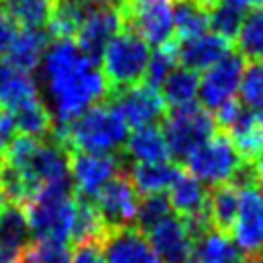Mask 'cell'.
<instances>
[{"instance_id":"6da1fadb","label":"cell","mask_w":263,"mask_h":263,"mask_svg":"<svg viewBox=\"0 0 263 263\" xmlns=\"http://www.w3.org/2000/svg\"><path fill=\"white\" fill-rule=\"evenodd\" d=\"M39 68L47 97L45 105L53 117V132L111 92L97 60L84 53L74 39H53Z\"/></svg>"},{"instance_id":"7a4b0ae2","label":"cell","mask_w":263,"mask_h":263,"mask_svg":"<svg viewBox=\"0 0 263 263\" xmlns=\"http://www.w3.org/2000/svg\"><path fill=\"white\" fill-rule=\"evenodd\" d=\"M53 136L74 152L115 154L127 140V123L111 103H97L68 125L55 129Z\"/></svg>"},{"instance_id":"3957f363","label":"cell","mask_w":263,"mask_h":263,"mask_svg":"<svg viewBox=\"0 0 263 263\" xmlns=\"http://www.w3.org/2000/svg\"><path fill=\"white\" fill-rule=\"evenodd\" d=\"M76 203L78 197L72 195V187H49L37 191L21 205L31 236H35V240L68 242L72 238Z\"/></svg>"},{"instance_id":"277c9868","label":"cell","mask_w":263,"mask_h":263,"mask_svg":"<svg viewBox=\"0 0 263 263\" xmlns=\"http://www.w3.org/2000/svg\"><path fill=\"white\" fill-rule=\"evenodd\" d=\"M150 53V45L134 31L123 27L117 35H113L99 55L101 72L111 92L142 82L148 70Z\"/></svg>"},{"instance_id":"5b68a950","label":"cell","mask_w":263,"mask_h":263,"mask_svg":"<svg viewBox=\"0 0 263 263\" xmlns=\"http://www.w3.org/2000/svg\"><path fill=\"white\" fill-rule=\"evenodd\" d=\"M183 160H185L187 173L210 187L234 181L240 166L245 164V160L236 152L232 140L222 129H218L201 146H197L193 152H189Z\"/></svg>"},{"instance_id":"8992f818","label":"cell","mask_w":263,"mask_h":263,"mask_svg":"<svg viewBox=\"0 0 263 263\" xmlns=\"http://www.w3.org/2000/svg\"><path fill=\"white\" fill-rule=\"evenodd\" d=\"M160 129L171 156L185 158L189 152H193L218 132V123L203 105L189 103L166 111Z\"/></svg>"},{"instance_id":"52a82bcc","label":"cell","mask_w":263,"mask_h":263,"mask_svg":"<svg viewBox=\"0 0 263 263\" xmlns=\"http://www.w3.org/2000/svg\"><path fill=\"white\" fill-rule=\"evenodd\" d=\"M214 119L218 129L228 134L245 162H255L263 154V111L232 99L216 109Z\"/></svg>"},{"instance_id":"ba28073f","label":"cell","mask_w":263,"mask_h":263,"mask_svg":"<svg viewBox=\"0 0 263 263\" xmlns=\"http://www.w3.org/2000/svg\"><path fill=\"white\" fill-rule=\"evenodd\" d=\"M123 27L148 45L160 47L175 39L173 0H123L119 2Z\"/></svg>"},{"instance_id":"9c48e42d","label":"cell","mask_w":263,"mask_h":263,"mask_svg":"<svg viewBox=\"0 0 263 263\" xmlns=\"http://www.w3.org/2000/svg\"><path fill=\"white\" fill-rule=\"evenodd\" d=\"M121 119L127 123V127H144V125H156L166 115V103L160 95V90L148 82H138L119 90H113V103H111Z\"/></svg>"},{"instance_id":"30bf717a","label":"cell","mask_w":263,"mask_h":263,"mask_svg":"<svg viewBox=\"0 0 263 263\" xmlns=\"http://www.w3.org/2000/svg\"><path fill=\"white\" fill-rule=\"evenodd\" d=\"M121 29H123V18H121L119 4L95 2L92 0L86 14L82 16V21L76 29L74 41L78 43V47L84 53H88L92 60L99 62V55H101L103 47Z\"/></svg>"},{"instance_id":"8fae6325","label":"cell","mask_w":263,"mask_h":263,"mask_svg":"<svg viewBox=\"0 0 263 263\" xmlns=\"http://www.w3.org/2000/svg\"><path fill=\"white\" fill-rule=\"evenodd\" d=\"M121 173V160L115 154L74 152L70 156V185L80 199H95V195Z\"/></svg>"},{"instance_id":"7c38bea8","label":"cell","mask_w":263,"mask_h":263,"mask_svg":"<svg viewBox=\"0 0 263 263\" xmlns=\"http://www.w3.org/2000/svg\"><path fill=\"white\" fill-rule=\"evenodd\" d=\"M144 234L160 263H187L197 240L189 222L177 214L164 216L144 230Z\"/></svg>"},{"instance_id":"4fadbf2b","label":"cell","mask_w":263,"mask_h":263,"mask_svg":"<svg viewBox=\"0 0 263 263\" xmlns=\"http://www.w3.org/2000/svg\"><path fill=\"white\" fill-rule=\"evenodd\" d=\"M242 72H245V60L234 51L226 53L220 62L203 70L197 90L201 105L208 111H216L224 103L232 101L238 92Z\"/></svg>"},{"instance_id":"5bb4252c","label":"cell","mask_w":263,"mask_h":263,"mask_svg":"<svg viewBox=\"0 0 263 263\" xmlns=\"http://www.w3.org/2000/svg\"><path fill=\"white\" fill-rule=\"evenodd\" d=\"M238 214L230 236L249 257L263 251V195L255 183L238 185Z\"/></svg>"},{"instance_id":"9a60e30c","label":"cell","mask_w":263,"mask_h":263,"mask_svg":"<svg viewBox=\"0 0 263 263\" xmlns=\"http://www.w3.org/2000/svg\"><path fill=\"white\" fill-rule=\"evenodd\" d=\"M92 203L99 210V214H101L107 230H111V228H121V226L136 224L140 195L134 189L129 177L123 175V173H119L117 177H113L95 195Z\"/></svg>"},{"instance_id":"2e32d148","label":"cell","mask_w":263,"mask_h":263,"mask_svg":"<svg viewBox=\"0 0 263 263\" xmlns=\"http://www.w3.org/2000/svg\"><path fill=\"white\" fill-rule=\"evenodd\" d=\"M99 245L105 263H160L144 230L136 224L107 230Z\"/></svg>"},{"instance_id":"e0dca14e","label":"cell","mask_w":263,"mask_h":263,"mask_svg":"<svg viewBox=\"0 0 263 263\" xmlns=\"http://www.w3.org/2000/svg\"><path fill=\"white\" fill-rule=\"evenodd\" d=\"M232 51V41L218 35V33H201L197 37L177 41V58L179 66L193 70V72H203L216 62H220L226 53Z\"/></svg>"},{"instance_id":"ac0fdd59","label":"cell","mask_w":263,"mask_h":263,"mask_svg":"<svg viewBox=\"0 0 263 263\" xmlns=\"http://www.w3.org/2000/svg\"><path fill=\"white\" fill-rule=\"evenodd\" d=\"M171 212L185 220H210L208 218V191L201 181L181 171L173 185L166 189Z\"/></svg>"},{"instance_id":"d6986e66","label":"cell","mask_w":263,"mask_h":263,"mask_svg":"<svg viewBox=\"0 0 263 263\" xmlns=\"http://www.w3.org/2000/svg\"><path fill=\"white\" fill-rule=\"evenodd\" d=\"M49 43H51V35L45 29L21 27L16 31L4 60L18 70L33 74L41 66V60H43Z\"/></svg>"},{"instance_id":"ffe728a7","label":"cell","mask_w":263,"mask_h":263,"mask_svg":"<svg viewBox=\"0 0 263 263\" xmlns=\"http://www.w3.org/2000/svg\"><path fill=\"white\" fill-rule=\"evenodd\" d=\"M31 245V230L21 205L10 203L0 214V261L16 263Z\"/></svg>"},{"instance_id":"44dd1931","label":"cell","mask_w":263,"mask_h":263,"mask_svg":"<svg viewBox=\"0 0 263 263\" xmlns=\"http://www.w3.org/2000/svg\"><path fill=\"white\" fill-rule=\"evenodd\" d=\"M39 97V86L33 74L10 66L6 60H0V109L16 111Z\"/></svg>"},{"instance_id":"7402d4cb","label":"cell","mask_w":263,"mask_h":263,"mask_svg":"<svg viewBox=\"0 0 263 263\" xmlns=\"http://www.w3.org/2000/svg\"><path fill=\"white\" fill-rule=\"evenodd\" d=\"M183 168L177 166L173 160H160V162H132L129 166V181L138 195H156L164 193L173 181L179 177Z\"/></svg>"},{"instance_id":"603a6c76","label":"cell","mask_w":263,"mask_h":263,"mask_svg":"<svg viewBox=\"0 0 263 263\" xmlns=\"http://www.w3.org/2000/svg\"><path fill=\"white\" fill-rule=\"evenodd\" d=\"M123 152L132 162L171 160V152H168L166 140H164L162 129L158 125L136 127L132 134H127V140L123 144Z\"/></svg>"},{"instance_id":"cb8c5ba5","label":"cell","mask_w":263,"mask_h":263,"mask_svg":"<svg viewBox=\"0 0 263 263\" xmlns=\"http://www.w3.org/2000/svg\"><path fill=\"white\" fill-rule=\"evenodd\" d=\"M238 185L220 183L208 191V218L212 228L230 236L232 224L238 214Z\"/></svg>"},{"instance_id":"d4e9b609","label":"cell","mask_w":263,"mask_h":263,"mask_svg":"<svg viewBox=\"0 0 263 263\" xmlns=\"http://www.w3.org/2000/svg\"><path fill=\"white\" fill-rule=\"evenodd\" d=\"M234 45L236 53L242 60H263V6L251 8L247 14H242L240 27L234 37Z\"/></svg>"},{"instance_id":"484cf974","label":"cell","mask_w":263,"mask_h":263,"mask_svg":"<svg viewBox=\"0 0 263 263\" xmlns=\"http://www.w3.org/2000/svg\"><path fill=\"white\" fill-rule=\"evenodd\" d=\"M92 0H55L47 21V33L53 39H74L76 29Z\"/></svg>"},{"instance_id":"4316f807","label":"cell","mask_w":263,"mask_h":263,"mask_svg":"<svg viewBox=\"0 0 263 263\" xmlns=\"http://www.w3.org/2000/svg\"><path fill=\"white\" fill-rule=\"evenodd\" d=\"M14 117L16 134L21 136H31V138H49L53 134V117L45 101L39 97L16 111H10Z\"/></svg>"},{"instance_id":"83f0119b","label":"cell","mask_w":263,"mask_h":263,"mask_svg":"<svg viewBox=\"0 0 263 263\" xmlns=\"http://www.w3.org/2000/svg\"><path fill=\"white\" fill-rule=\"evenodd\" d=\"M160 95L166 103V107H181L195 101L199 90V72L187 70L183 66H177L160 84Z\"/></svg>"},{"instance_id":"f1b7e54d","label":"cell","mask_w":263,"mask_h":263,"mask_svg":"<svg viewBox=\"0 0 263 263\" xmlns=\"http://www.w3.org/2000/svg\"><path fill=\"white\" fill-rule=\"evenodd\" d=\"M107 226L95 208L90 199H80L76 203V216H74V228H72V242L82 245V242H101L105 236Z\"/></svg>"},{"instance_id":"f546056e","label":"cell","mask_w":263,"mask_h":263,"mask_svg":"<svg viewBox=\"0 0 263 263\" xmlns=\"http://www.w3.org/2000/svg\"><path fill=\"white\" fill-rule=\"evenodd\" d=\"M55 0H2V8L16 25L29 29H43L51 16Z\"/></svg>"},{"instance_id":"4dcf8cb0","label":"cell","mask_w":263,"mask_h":263,"mask_svg":"<svg viewBox=\"0 0 263 263\" xmlns=\"http://www.w3.org/2000/svg\"><path fill=\"white\" fill-rule=\"evenodd\" d=\"M70 257L68 242L35 240L21 253L16 263H70Z\"/></svg>"},{"instance_id":"1f68e13d","label":"cell","mask_w":263,"mask_h":263,"mask_svg":"<svg viewBox=\"0 0 263 263\" xmlns=\"http://www.w3.org/2000/svg\"><path fill=\"white\" fill-rule=\"evenodd\" d=\"M240 101L257 111H263V60L251 62L240 78Z\"/></svg>"},{"instance_id":"d6a6232c","label":"cell","mask_w":263,"mask_h":263,"mask_svg":"<svg viewBox=\"0 0 263 263\" xmlns=\"http://www.w3.org/2000/svg\"><path fill=\"white\" fill-rule=\"evenodd\" d=\"M242 14H245V10L218 0L214 4V8L210 10V27H212L214 33L234 41L236 31H238L240 21H242Z\"/></svg>"},{"instance_id":"836d02e7","label":"cell","mask_w":263,"mask_h":263,"mask_svg":"<svg viewBox=\"0 0 263 263\" xmlns=\"http://www.w3.org/2000/svg\"><path fill=\"white\" fill-rule=\"evenodd\" d=\"M171 214V205L164 193H156V195H146L140 205H138V216H136V226L140 230H148L152 224H156L158 220H162L164 216Z\"/></svg>"},{"instance_id":"e575fe53","label":"cell","mask_w":263,"mask_h":263,"mask_svg":"<svg viewBox=\"0 0 263 263\" xmlns=\"http://www.w3.org/2000/svg\"><path fill=\"white\" fill-rule=\"evenodd\" d=\"M16 31H18V25H16L14 18L0 6V58L6 55V51H8V47H10V43H12L14 35H16Z\"/></svg>"},{"instance_id":"d590c367","label":"cell","mask_w":263,"mask_h":263,"mask_svg":"<svg viewBox=\"0 0 263 263\" xmlns=\"http://www.w3.org/2000/svg\"><path fill=\"white\" fill-rule=\"evenodd\" d=\"M70 263H105L103 261V253H101V245L99 242H82L76 245Z\"/></svg>"},{"instance_id":"8d00e7d4","label":"cell","mask_w":263,"mask_h":263,"mask_svg":"<svg viewBox=\"0 0 263 263\" xmlns=\"http://www.w3.org/2000/svg\"><path fill=\"white\" fill-rule=\"evenodd\" d=\"M220 2H226L230 6H236L240 10L245 8H257V6H263V0H220Z\"/></svg>"},{"instance_id":"74e56055","label":"cell","mask_w":263,"mask_h":263,"mask_svg":"<svg viewBox=\"0 0 263 263\" xmlns=\"http://www.w3.org/2000/svg\"><path fill=\"white\" fill-rule=\"evenodd\" d=\"M253 168H255V181H257V189L261 191L263 195V154L253 162Z\"/></svg>"},{"instance_id":"f35d334b","label":"cell","mask_w":263,"mask_h":263,"mask_svg":"<svg viewBox=\"0 0 263 263\" xmlns=\"http://www.w3.org/2000/svg\"><path fill=\"white\" fill-rule=\"evenodd\" d=\"M8 205V199H6V193H4V189H2V185H0V214H2V210Z\"/></svg>"},{"instance_id":"ab89813d","label":"cell","mask_w":263,"mask_h":263,"mask_svg":"<svg viewBox=\"0 0 263 263\" xmlns=\"http://www.w3.org/2000/svg\"><path fill=\"white\" fill-rule=\"evenodd\" d=\"M253 263H263V251L257 253V255H253Z\"/></svg>"},{"instance_id":"60d3db41","label":"cell","mask_w":263,"mask_h":263,"mask_svg":"<svg viewBox=\"0 0 263 263\" xmlns=\"http://www.w3.org/2000/svg\"><path fill=\"white\" fill-rule=\"evenodd\" d=\"M95 2H111V4H119V2H123V0H95Z\"/></svg>"},{"instance_id":"b9f144b4","label":"cell","mask_w":263,"mask_h":263,"mask_svg":"<svg viewBox=\"0 0 263 263\" xmlns=\"http://www.w3.org/2000/svg\"><path fill=\"white\" fill-rule=\"evenodd\" d=\"M0 263H4V261H0Z\"/></svg>"}]
</instances>
